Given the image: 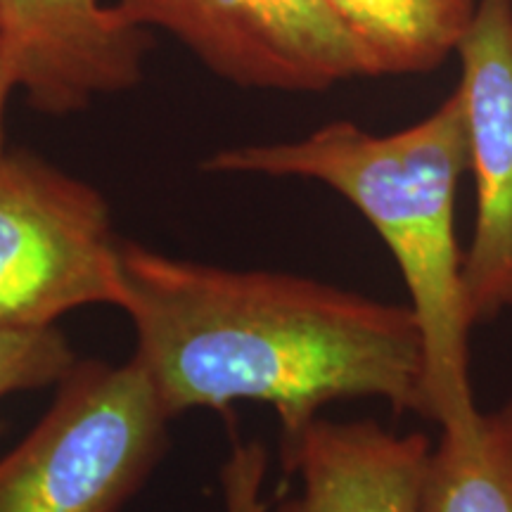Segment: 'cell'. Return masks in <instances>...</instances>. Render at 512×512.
Returning a JSON list of instances; mask_svg holds the SVG:
<instances>
[{"mask_svg":"<svg viewBox=\"0 0 512 512\" xmlns=\"http://www.w3.org/2000/svg\"><path fill=\"white\" fill-rule=\"evenodd\" d=\"M133 358L176 415L268 406L280 444L342 399L425 415V344L411 306L280 271H240L121 245Z\"/></svg>","mask_w":512,"mask_h":512,"instance_id":"obj_1","label":"cell"},{"mask_svg":"<svg viewBox=\"0 0 512 512\" xmlns=\"http://www.w3.org/2000/svg\"><path fill=\"white\" fill-rule=\"evenodd\" d=\"M209 174L309 178L342 195L380 235L406 283L425 344V418L441 437L475 444L482 427L470 373L475 330L458 245V185L470 169L463 93L401 131L370 133L332 121L302 140L226 147Z\"/></svg>","mask_w":512,"mask_h":512,"instance_id":"obj_2","label":"cell"},{"mask_svg":"<svg viewBox=\"0 0 512 512\" xmlns=\"http://www.w3.org/2000/svg\"><path fill=\"white\" fill-rule=\"evenodd\" d=\"M169 413L136 358L76 361L0 458V512H121L164 453Z\"/></svg>","mask_w":512,"mask_h":512,"instance_id":"obj_3","label":"cell"},{"mask_svg":"<svg viewBox=\"0 0 512 512\" xmlns=\"http://www.w3.org/2000/svg\"><path fill=\"white\" fill-rule=\"evenodd\" d=\"M121 245L98 188L34 152L0 155V330H41L88 306L119 309Z\"/></svg>","mask_w":512,"mask_h":512,"instance_id":"obj_4","label":"cell"},{"mask_svg":"<svg viewBox=\"0 0 512 512\" xmlns=\"http://www.w3.org/2000/svg\"><path fill=\"white\" fill-rule=\"evenodd\" d=\"M138 29H164L204 67L245 88L325 91L366 76L328 0H112Z\"/></svg>","mask_w":512,"mask_h":512,"instance_id":"obj_5","label":"cell"},{"mask_svg":"<svg viewBox=\"0 0 512 512\" xmlns=\"http://www.w3.org/2000/svg\"><path fill=\"white\" fill-rule=\"evenodd\" d=\"M477 221L465 252L472 323L512 311V0H477L458 43Z\"/></svg>","mask_w":512,"mask_h":512,"instance_id":"obj_6","label":"cell"},{"mask_svg":"<svg viewBox=\"0 0 512 512\" xmlns=\"http://www.w3.org/2000/svg\"><path fill=\"white\" fill-rule=\"evenodd\" d=\"M17 88L48 117L86 110L143 79L145 29L107 0H0Z\"/></svg>","mask_w":512,"mask_h":512,"instance_id":"obj_7","label":"cell"},{"mask_svg":"<svg viewBox=\"0 0 512 512\" xmlns=\"http://www.w3.org/2000/svg\"><path fill=\"white\" fill-rule=\"evenodd\" d=\"M434 441L375 420L316 418L280 456L299 491L278 512H422Z\"/></svg>","mask_w":512,"mask_h":512,"instance_id":"obj_8","label":"cell"},{"mask_svg":"<svg viewBox=\"0 0 512 512\" xmlns=\"http://www.w3.org/2000/svg\"><path fill=\"white\" fill-rule=\"evenodd\" d=\"M366 76L425 74L458 50L477 0H328Z\"/></svg>","mask_w":512,"mask_h":512,"instance_id":"obj_9","label":"cell"},{"mask_svg":"<svg viewBox=\"0 0 512 512\" xmlns=\"http://www.w3.org/2000/svg\"><path fill=\"white\" fill-rule=\"evenodd\" d=\"M422 512H512V399L482 413L475 444L439 437Z\"/></svg>","mask_w":512,"mask_h":512,"instance_id":"obj_10","label":"cell"},{"mask_svg":"<svg viewBox=\"0 0 512 512\" xmlns=\"http://www.w3.org/2000/svg\"><path fill=\"white\" fill-rule=\"evenodd\" d=\"M74 363V349L55 325L41 330H0V401L57 384Z\"/></svg>","mask_w":512,"mask_h":512,"instance_id":"obj_11","label":"cell"},{"mask_svg":"<svg viewBox=\"0 0 512 512\" xmlns=\"http://www.w3.org/2000/svg\"><path fill=\"white\" fill-rule=\"evenodd\" d=\"M266 475L268 448L264 441H235L221 467L223 512H268Z\"/></svg>","mask_w":512,"mask_h":512,"instance_id":"obj_12","label":"cell"},{"mask_svg":"<svg viewBox=\"0 0 512 512\" xmlns=\"http://www.w3.org/2000/svg\"><path fill=\"white\" fill-rule=\"evenodd\" d=\"M17 88V69L15 60H12V50L0 34V155L5 152V131H3V117H5V102H8L10 93Z\"/></svg>","mask_w":512,"mask_h":512,"instance_id":"obj_13","label":"cell"}]
</instances>
